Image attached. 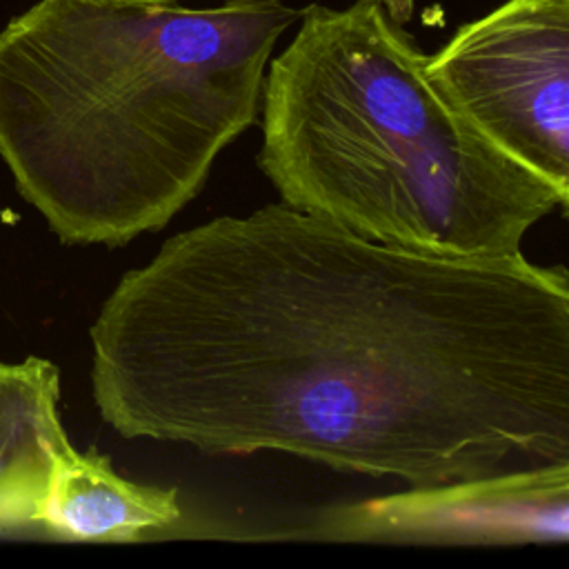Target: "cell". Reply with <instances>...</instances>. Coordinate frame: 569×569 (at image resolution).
I'll return each instance as SVG.
<instances>
[{
  "label": "cell",
  "mask_w": 569,
  "mask_h": 569,
  "mask_svg": "<svg viewBox=\"0 0 569 569\" xmlns=\"http://www.w3.org/2000/svg\"><path fill=\"white\" fill-rule=\"evenodd\" d=\"M122 438L280 451L409 487L569 460V276L271 202L167 238L89 327Z\"/></svg>",
  "instance_id": "obj_1"
},
{
  "label": "cell",
  "mask_w": 569,
  "mask_h": 569,
  "mask_svg": "<svg viewBox=\"0 0 569 569\" xmlns=\"http://www.w3.org/2000/svg\"><path fill=\"white\" fill-rule=\"evenodd\" d=\"M287 0H40L0 29V160L69 247L129 244L200 196L260 111Z\"/></svg>",
  "instance_id": "obj_2"
},
{
  "label": "cell",
  "mask_w": 569,
  "mask_h": 569,
  "mask_svg": "<svg viewBox=\"0 0 569 569\" xmlns=\"http://www.w3.org/2000/svg\"><path fill=\"white\" fill-rule=\"evenodd\" d=\"M262 84L258 167L280 200L429 256L518 253L569 196L489 142L433 87L380 0L309 4Z\"/></svg>",
  "instance_id": "obj_3"
},
{
  "label": "cell",
  "mask_w": 569,
  "mask_h": 569,
  "mask_svg": "<svg viewBox=\"0 0 569 569\" xmlns=\"http://www.w3.org/2000/svg\"><path fill=\"white\" fill-rule=\"evenodd\" d=\"M425 69L489 142L569 196V0H507Z\"/></svg>",
  "instance_id": "obj_4"
},
{
  "label": "cell",
  "mask_w": 569,
  "mask_h": 569,
  "mask_svg": "<svg viewBox=\"0 0 569 569\" xmlns=\"http://www.w3.org/2000/svg\"><path fill=\"white\" fill-rule=\"evenodd\" d=\"M307 533L411 545L567 542L569 460L409 491L322 511Z\"/></svg>",
  "instance_id": "obj_5"
},
{
  "label": "cell",
  "mask_w": 569,
  "mask_h": 569,
  "mask_svg": "<svg viewBox=\"0 0 569 569\" xmlns=\"http://www.w3.org/2000/svg\"><path fill=\"white\" fill-rule=\"evenodd\" d=\"M60 391L51 360H0V536L38 533L56 458L71 447Z\"/></svg>",
  "instance_id": "obj_6"
},
{
  "label": "cell",
  "mask_w": 569,
  "mask_h": 569,
  "mask_svg": "<svg viewBox=\"0 0 569 569\" xmlns=\"http://www.w3.org/2000/svg\"><path fill=\"white\" fill-rule=\"evenodd\" d=\"M180 516L176 489L127 480L107 456L71 445L56 458L38 533L73 542H131Z\"/></svg>",
  "instance_id": "obj_7"
},
{
  "label": "cell",
  "mask_w": 569,
  "mask_h": 569,
  "mask_svg": "<svg viewBox=\"0 0 569 569\" xmlns=\"http://www.w3.org/2000/svg\"><path fill=\"white\" fill-rule=\"evenodd\" d=\"M380 4L385 7V11L389 13V18L398 24H407L413 16V0H380Z\"/></svg>",
  "instance_id": "obj_8"
},
{
  "label": "cell",
  "mask_w": 569,
  "mask_h": 569,
  "mask_svg": "<svg viewBox=\"0 0 569 569\" xmlns=\"http://www.w3.org/2000/svg\"><path fill=\"white\" fill-rule=\"evenodd\" d=\"M87 2H109V4H164L178 0H87Z\"/></svg>",
  "instance_id": "obj_9"
}]
</instances>
